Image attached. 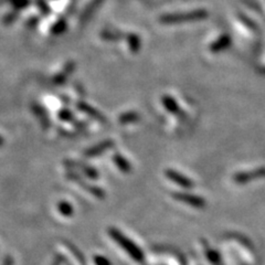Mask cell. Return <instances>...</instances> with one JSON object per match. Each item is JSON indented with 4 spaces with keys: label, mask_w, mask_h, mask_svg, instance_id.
<instances>
[{
    "label": "cell",
    "mask_w": 265,
    "mask_h": 265,
    "mask_svg": "<svg viewBox=\"0 0 265 265\" xmlns=\"http://www.w3.org/2000/svg\"><path fill=\"white\" fill-rule=\"evenodd\" d=\"M172 197L176 200L181 201L183 204H187L194 208H204L206 205V200L198 195H194L191 193H185V192H174Z\"/></svg>",
    "instance_id": "6da1fadb"
},
{
    "label": "cell",
    "mask_w": 265,
    "mask_h": 265,
    "mask_svg": "<svg viewBox=\"0 0 265 265\" xmlns=\"http://www.w3.org/2000/svg\"><path fill=\"white\" fill-rule=\"evenodd\" d=\"M161 102H163L165 108L168 109L170 113H172V114H179V113H181L180 108H179V105H178V103L174 99H172V97L165 95L163 97V100H161Z\"/></svg>",
    "instance_id": "52a82bcc"
},
{
    "label": "cell",
    "mask_w": 265,
    "mask_h": 265,
    "mask_svg": "<svg viewBox=\"0 0 265 265\" xmlns=\"http://www.w3.org/2000/svg\"><path fill=\"white\" fill-rule=\"evenodd\" d=\"M67 176H68L69 179L77 181V182L80 183V185H82V187H84L86 190H88V191H90L92 194L95 195V197L100 198V199L105 197L104 191H103L102 189L97 188V187H93V186H91V185H86V183L82 179H81V178L77 174H74V172H68Z\"/></svg>",
    "instance_id": "3957f363"
},
{
    "label": "cell",
    "mask_w": 265,
    "mask_h": 265,
    "mask_svg": "<svg viewBox=\"0 0 265 265\" xmlns=\"http://www.w3.org/2000/svg\"><path fill=\"white\" fill-rule=\"evenodd\" d=\"M113 161L116 166L118 167L119 170H122L123 172H129L131 170L130 165L127 160H126L123 156H120L119 154H116L113 156Z\"/></svg>",
    "instance_id": "ba28073f"
},
{
    "label": "cell",
    "mask_w": 265,
    "mask_h": 265,
    "mask_svg": "<svg viewBox=\"0 0 265 265\" xmlns=\"http://www.w3.org/2000/svg\"><path fill=\"white\" fill-rule=\"evenodd\" d=\"M60 118L63 120H72L74 117H73V114L70 111H68V109H63V111L60 113Z\"/></svg>",
    "instance_id": "7c38bea8"
},
{
    "label": "cell",
    "mask_w": 265,
    "mask_h": 265,
    "mask_svg": "<svg viewBox=\"0 0 265 265\" xmlns=\"http://www.w3.org/2000/svg\"><path fill=\"white\" fill-rule=\"evenodd\" d=\"M166 176L168 179H170L171 181H174L175 183H178V185L181 186L182 188H186V189H190L193 187V182L187 178L186 176H183L180 172H178L176 170H172V169H168L166 170Z\"/></svg>",
    "instance_id": "7a4b0ae2"
},
{
    "label": "cell",
    "mask_w": 265,
    "mask_h": 265,
    "mask_svg": "<svg viewBox=\"0 0 265 265\" xmlns=\"http://www.w3.org/2000/svg\"><path fill=\"white\" fill-rule=\"evenodd\" d=\"M73 69H74V63H72V62L68 63V64L65 65V68H64V70H63V72H61V74H59V76L55 78L56 82L57 83H63V82H64L67 77L73 71Z\"/></svg>",
    "instance_id": "30bf717a"
},
{
    "label": "cell",
    "mask_w": 265,
    "mask_h": 265,
    "mask_svg": "<svg viewBox=\"0 0 265 265\" xmlns=\"http://www.w3.org/2000/svg\"><path fill=\"white\" fill-rule=\"evenodd\" d=\"M68 167H79V169L82 170L83 172H85L86 175L91 178H99V172H97L95 169L92 168V167L82 164V163H76V161H65L64 163Z\"/></svg>",
    "instance_id": "5b68a950"
},
{
    "label": "cell",
    "mask_w": 265,
    "mask_h": 265,
    "mask_svg": "<svg viewBox=\"0 0 265 265\" xmlns=\"http://www.w3.org/2000/svg\"><path fill=\"white\" fill-rule=\"evenodd\" d=\"M140 118H141V116L138 113L129 112V113H125L123 115H120V117L118 120H119L120 124H129V123L137 122V120Z\"/></svg>",
    "instance_id": "9c48e42d"
},
{
    "label": "cell",
    "mask_w": 265,
    "mask_h": 265,
    "mask_svg": "<svg viewBox=\"0 0 265 265\" xmlns=\"http://www.w3.org/2000/svg\"><path fill=\"white\" fill-rule=\"evenodd\" d=\"M59 209H60L62 215H64V216H71L72 212H73L72 206L69 205L68 203H65V201H61V203L59 204Z\"/></svg>",
    "instance_id": "8fae6325"
},
{
    "label": "cell",
    "mask_w": 265,
    "mask_h": 265,
    "mask_svg": "<svg viewBox=\"0 0 265 265\" xmlns=\"http://www.w3.org/2000/svg\"><path fill=\"white\" fill-rule=\"evenodd\" d=\"M78 107H79V109H81V111H83L84 113L89 114L91 117H93L95 119H99V120H101V122H104V120H105V118L102 116V114L99 111H97V109L93 108V107L88 105V104H85V103H83V102L79 103Z\"/></svg>",
    "instance_id": "8992f818"
},
{
    "label": "cell",
    "mask_w": 265,
    "mask_h": 265,
    "mask_svg": "<svg viewBox=\"0 0 265 265\" xmlns=\"http://www.w3.org/2000/svg\"><path fill=\"white\" fill-rule=\"evenodd\" d=\"M113 146H114V143L112 141H104L101 144H97V145L91 147L84 154H85V156H88V157L97 156V155H101L102 153L108 151V149L112 148Z\"/></svg>",
    "instance_id": "277c9868"
}]
</instances>
